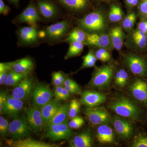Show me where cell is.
<instances>
[{"label":"cell","instance_id":"74e56055","mask_svg":"<svg viewBox=\"0 0 147 147\" xmlns=\"http://www.w3.org/2000/svg\"><path fill=\"white\" fill-rule=\"evenodd\" d=\"M9 124L6 119L0 117V133L1 136H5L9 131Z\"/></svg>","mask_w":147,"mask_h":147},{"label":"cell","instance_id":"277c9868","mask_svg":"<svg viewBox=\"0 0 147 147\" xmlns=\"http://www.w3.org/2000/svg\"><path fill=\"white\" fill-rule=\"evenodd\" d=\"M40 30L38 24L29 26L18 27L16 34L17 37V45L18 47H38L42 43L39 36Z\"/></svg>","mask_w":147,"mask_h":147},{"label":"cell","instance_id":"44dd1931","mask_svg":"<svg viewBox=\"0 0 147 147\" xmlns=\"http://www.w3.org/2000/svg\"><path fill=\"white\" fill-rule=\"evenodd\" d=\"M34 68V63L32 58L25 57L14 61L12 69L18 73L29 74L32 72Z\"/></svg>","mask_w":147,"mask_h":147},{"label":"cell","instance_id":"836d02e7","mask_svg":"<svg viewBox=\"0 0 147 147\" xmlns=\"http://www.w3.org/2000/svg\"><path fill=\"white\" fill-rule=\"evenodd\" d=\"M137 20V16L134 12L129 13L124 19L122 23L123 28L127 32L130 31L133 28Z\"/></svg>","mask_w":147,"mask_h":147},{"label":"cell","instance_id":"d590c367","mask_svg":"<svg viewBox=\"0 0 147 147\" xmlns=\"http://www.w3.org/2000/svg\"><path fill=\"white\" fill-rule=\"evenodd\" d=\"M132 147H147V134L139 133L134 137Z\"/></svg>","mask_w":147,"mask_h":147},{"label":"cell","instance_id":"91938a15","mask_svg":"<svg viewBox=\"0 0 147 147\" xmlns=\"http://www.w3.org/2000/svg\"><path fill=\"white\" fill-rule=\"evenodd\" d=\"M143 1H145V0H143Z\"/></svg>","mask_w":147,"mask_h":147},{"label":"cell","instance_id":"9c48e42d","mask_svg":"<svg viewBox=\"0 0 147 147\" xmlns=\"http://www.w3.org/2000/svg\"><path fill=\"white\" fill-rule=\"evenodd\" d=\"M125 64L131 73L142 77L147 76V60L134 54H129L124 59Z\"/></svg>","mask_w":147,"mask_h":147},{"label":"cell","instance_id":"83f0119b","mask_svg":"<svg viewBox=\"0 0 147 147\" xmlns=\"http://www.w3.org/2000/svg\"><path fill=\"white\" fill-rule=\"evenodd\" d=\"M87 36L86 32L80 27H77L74 28L71 31L64 42L69 44L74 41H78L83 42L85 45Z\"/></svg>","mask_w":147,"mask_h":147},{"label":"cell","instance_id":"1f68e13d","mask_svg":"<svg viewBox=\"0 0 147 147\" xmlns=\"http://www.w3.org/2000/svg\"><path fill=\"white\" fill-rule=\"evenodd\" d=\"M83 63L80 69L93 67L95 65L96 62L97 60L95 55L92 50H90L88 54L83 57Z\"/></svg>","mask_w":147,"mask_h":147},{"label":"cell","instance_id":"484cf974","mask_svg":"<svg viewBox=\"0 0 147 147\" xmlns=\"http://www.w3.org/2000/svg\"><path fill=\"white\" fill-rule=\"evenodd\" d=\"M69 104L61 105L57 113L46 124V126L53 124L63 123L68 121Z\"/></svg>","mask_w":147,"mask_h":147},{"label":"cell","instance_id":"ac0fdd59","mask_svg":"<svg viewBox=\"0 0 147 147\" xmlns=\"http://www.w3.org/2000/svg\"><path fill=\"white\" fill-rule=\"evenodd\" d=\"M113 122L115 130L121 138L127 139L132 136L133 127L128 121L115 116L113 119Z\"/></svg>","mask_w":147,"mask_h":147},{"label":"cell","instance_id":"7402d4cb","mask_svg":"<svg viewBox=\"0 0 147 147\" xmlns=\"http://www.w3.org/2000/svg\"><path fill=\"white\" fill-rule=\"evenodd\" d=\"M98 141L102 144H110L114 142L115 134L112 128L107 124L100 125L96 129Z\"/></svg>","mask_w":147,"mask_h":147},{"label":"cell","instance_id":"9f6ffc18","mask_svg":"<svg viewBox=\"0 0 147 147\" xmlns=\"http://www.w3.org/2000/svg\"><path fill=\"white\" fill-rule=\"evenodd\" d=\"M132 0H125L127 5L129 7H131V3H132Z\"/></svg>","mask_w":147,"mask_h":147},{"label":"cell","instance_id":"e0dca14e","mask_svg":"<svg viewBox=\"0 0 147 147\" xmlns=\"http://www.w3.org/2000/svg\"><path fill=\"white\" fill-rule=\"evenodd\" d=\"M27 119L30 128L35 131H40L44 126V121L40 108L34 106L27 110Z\"/></svg>","mask_w":147,"mask_h":147},{"label":"cell","instance_id":"52a82bcc","mask_svg":"<svg viewBox=\"0 0 147 147\" xmlns=\"http://www.w3.org/2000/svg\"><path fill=\"white\" fill-rule=\"evenodd\" d=\"M115 66L108 64L98 68L95 70L89 84L91 87L103 89L110 85L115 73Z\"/></svg>","mask_w":147,"mask_h":147},{"label":"cell","instance_id":"681fc988","mask_svg":"<svg viewBox=\"0 0 147 147\" xmlns=\"http://www.w3.org/2000/svg\"><path fill=\"white\" fill-rule=\"evenodd\" d=\"M9 71H6V72L0 73V85H2L4 84Z\"/></svg>","mask_w":147,"mask_h":147},{"label":"cell","instance_id":"4316f807","mask_svg":"<svg viewBox=\"0 0 147 147\" xmlns=\"http://www.w3.org/2000/svg\"><path fill=\"white\" fill-rule=\"evenodd\" d=\"M92 145V140L89 132H83L76 135L70 143L72 147H90Z\"/></svg>","mask_w":147,"mask_h":147},{"label":"cell","instance_id":"e575fe53","mask_svg":"<svg viewBox=\"0 0 147 147\" xmlns=\"http://www.w3.org/2000/svg\"><path fill=\"white\" fill-rule=\"evenodd\" d=\"M81 103L78 100L73 99L69 104L68 110V117L71 119L76 117L79 113Z\"/></svg>","mask_w":147,"mask_h":147},{"label":"cell","instance_id":"cb8c5ba5","mask_svg":"<svg viewBox=\"0 0 147 147\" xmlns=\"http://www.w3.org/2000/svg\"><path fill=\"white\" fill-rule=\"evenodd\" d=\"M7 144L13 147H54L55 145L47 144L45 142L31 139H18L16 141L8 140Z\"/></svg>","mask_w":147,"mask_h":147},{"label":"cell","instance_id":"5bb4252c","mask_svg":"<svg viewBox=\"0 0 147 147\" xmlns=\"http://www.w3.org/2000/svg\"><path fill=\"white\" fill-rule=\"evenodd\" d=\"M30 74L26 76L13 90L11 95L13 97L23 101L28 100L33 86V79L30 77Z\"/></svg>","mask_w":147,"mask_h":147},{"label":"cell","instance_id":"11a10c76","mask_svg":"<svg viewBox=\"0 0 147 147\" xmlns=\"http://www.w3.org/2000/svg\"><path fill=\"white\" fill-rule=\"evenodd\" d=\"M138 3V0H132L131 3V7H134L137 5Z\"/></svg>","mask_w":147,"mask_h":147},{"label":"cell","instance_id":"bcb514c9","mask_svg":"<svg viewBox=\"0 0 147 147\" xmlns=\"http://www.w3.org/2000/svg\"><path fill=\"white\" fill-rule=\"evenodd\" d=\"M52 82L53 85L55 87L59 86H63V83L58 78L56 72H53L52 74Z\"/></svg>","mask_w":147,"mask_h":147},{"label":"cell","instance_id":"f546056e","mask_svg":"<svg viewBox=\"0 0 147 147\" xmlns=\"http://www.w3.org/2000/svg\"><path fill=\"white\" fill-rule=\"evenodd\" d=\"M28 75V74L17 73L13 71V69H11L6 79L4 84L8 86L16 87Z\"/></svg>","mask_w":147,"mask_h":147},{"label":"cell","instance_id":"30bf717a","mask_svg":"<svg viewBox=\"0 0 147 147\" xmlns=\"http://www.w3.org/2000/svg\"><path fill=\"white\" fill-rule=\"evenodd\" d=\"M47 127L45 136L53 141L69 139L72 135V131L69 126L68 121L63 123L49 125Z\"/></svg>","mask_w":147,"mask_h":147},{"label":"cell","instance_id":"d4e9b609","mask_svg":"<svg viewBox=\"0 0 147 147\" xmlns=\"http://www.w3.org/2000/svg\"><path fill=\"white\" fill-rule=\"evenodd\" d=\"M110 40L115 49L120 50L123 44L124 33L120 26H116L111 29L110 32Z\"/></svg>","mask_w":147,"mask_h":147},{"label":"cell","instance_id":"d6a6232c","mask_svg":"<svg viewBox=\"0 0 147 147\" xmlns=\"http://www.w3.org/2000/svg\"><path fill=\"white\" fill-rule=\"evenodd\" d=\"M128 73L123 69H121L117 74L115 77V82L116 85L121 87H124L128 81Z\"/></svg>","mask_w":147,"mask_h":147},{"label":"cell","instance_id":"db71d44e","mask_svg":"<svg viewBox=\"0 0 147 147\" xmlns=\"http://www.w3.org/2000/svg\"><path fill=\"white\" fill-rule=\"evenodd\" d=\"M56 73L58 78L60 79V80L64 84L65 81V78L64 76L63 73L61 71L56 72Z\"/></svg>","mask_w":147,"mask_h":147},{"label":"cell","instance_id":"8d00e7d4","mask_svg":"<svg viewBox=\"0 0 147 147\" xmlns=\"http://www.w3.org/2000/svg\"><path fill=\"white\" fill-rule=\"evenodd\" d=\"M84 123L85 121L84 119L81 117L76 116L71 119V120L68 123V124L71 129H78L82 126Z\"/></svg>","mask_w":147,"mask_h":147},{"label":"cell","instance_id":"ffe728a7","mask_svg":"<svg viewBox=\"0 0 147 147\" xmlns=\"http://www.w3.org/2000/svg\"><path fill=\"white\" fill-rule=\"evenodd\" d=\"M112 44L110 36L105 34L88 33L85 45L108 49Z\"/></svg>","mask_w":147,"mask_h":147},{"label":"cell","instance_id":"f5cc1de1","mask_svg":"<svg viewBox=\"0 0 147 147\" xmlns=\"http://www.w3.org/2000/svg\"><path fill=\"white\" fill-rule=\"evenodd\" d=\"M10 4L14 6V7L16 8H18L19 7V2L21 0H7Z\"/></svg>","mask_w":147,"mask_h":147},{"label":"cell","instance_id":"7dc6e473","mask_svg":"<svg viewBox=\"0 0 147 147\" xmlns=\"http://www.w3.org/2000/svg\"><path fill=\"white\" fill-rule=\"evenodd\" d=\"M137 30L144 32L147 34V19L142 20L139 23L137 26Z\"/></svg>","mask_w":147,"mask_h":147},{"label":"cell","instance_id":"9a60e30c","mask_svg":"<svg viewBox=\"0 0 147 147\" xmlns=\"http://www.w3.org/2000/svg\"><path fill=\"white\" fill-rule=\"evenodd\" d=\"M129 90L137 101L147 107V81L140 78L135 79Z\"/></svg>","mask_w":147,"mask_h":147},{"label":"cell","instance_id":"2e32d148","mask_svg":"<svg viewBox=\"0 0 147 147\" xmlns=\"http://www.w3.org/2000/svg\"><path fill=\"white\" fill-rule=\"evenodd\" d=\"M106 100V96L102 93L90 90L82 93L80 99L81 103L88 108L97 107Z\"/></svg>","mask_w":147,"mask_h":147},{"label":"cell","instance_id":"b9f144b4","mask_svg":"<svg viewBox=\"0 0 147 147\" xmlns=\"http://www.w3.org/2000/svg\"><path fill=\"white\" fill-rule=\"evenodd\" d=\"M14 61L11 62L1 63H0V73L9 71L12 69Z\"/></svg>","mask_w":147,"mask_h":147},{"label":"cell","instance_id":"f907efd6","mask_svg":"<svg viewBox=\"0 0 147 147\" xmlns=\"http://www.w3.org/2000/svg\"><path fill=\"white\" fill-rule=\"evenodd\" d=\"M64 86H61L55 87V95L56 98L61 94L63 90Z\"/></svg>","mask_w":147,"mask_h":147},{"label":"cell","instance_id":"ab89813d","mask_svg":"<svg viewBox=\"0 0 147 147\" xmlns=\"http://www.w3.org/2000/svg\"><path fill=\"white\" fill-rule=\"evenodd\" d=\"M134 45L140 50H144L147 46V38H137L132 37Z\"/></svg>","mask_w":147,"mask_h":147},{"label":"cell","instance_id":"4fadbf2b","mask_svg":"<svg viewBox=\"0 0 147 147\" xmlns=\"http://www.w3.org/2000/svg\"><path fill=\"white\" fill-rule=\"evenodd\" d=\"M32 96L34 105L40 109L52 100L53 94L49 87L44 85H39L35 88Z\"/></svg>","mask_w":147,"mask_h":147},{"label":"cell","instance_id":"603a6c76","mask_svg":"<svg viewBox=\"0 0 147 147\" xmlns=\"http://www.w3.org/2000/svg\"><path fill=\"white\" fill-rule=\"evenodd\" d=\"M61 105L59 100L56 98L55 100H50L40 108L44 125H46L47 122L55 115Z\"/></svg>","mask_w":147,"mask_h":147},{"label":"cell","instance_id":"6da1fadb","mask_svg":"<svg viewBox=\"0 0 147 147\" xmlns=\"http://www.w3.org/2000/svg\"><path fill=\"white\" fill-rule=\"evenodd\" d=\"M71 17L72 16L67 15L61 21L42 27V29L45 34L42 43L52 46L64 42L74 28Z\"/></svg>","mask_w":147,"mask_h":147},{"label":"cell","instance_id":"7c38bea8","mask_svg":"<svg viewBox=\"0 0 147 147\" xmlns=\"http://www.w3.org/2000/svg\"><path fill=\"white\" fill-rule=\"evenodd\" d=\"M85 114L90 122L94 125L107 124L112 119L110 114L103 107L87 108Z\"/></svg>","mask_w":147,"mask_h":147},{"label":"cell","instance_id":"f6af8a7d","mask_svg":"<svg viewBox=\"0 0 147 147\" xmlns=\"http://www.w3.org/2000/svg\"><path fill=\"white\" fill-rule=\"evenodd\" d=\"M7 95L5 92L1 91L0 93V113L2 114L3 107L7 98Z\"/></svg>","mask_w":147,"mask_h":147},{"label":"cell","instance_id":"7a4b0ae2","mask_svg":"<svg viewBox=\"0 0 147 147\" xmlns=\"http://www.w3.org/2000/svg\"><path fill=\"white\" fill-rule=\"evenodd\" d=\"M38 12L45 24H54L67 15L56 0H34Z\"/></svg>","mask_w":147,"mask_h":147},{"label":"cell","instance_id":"4dcf8cb0","mask_svg":"<svg viewBox=\"0 0 147 147\" xmlns=\"http://www.w3.org/2000/svg\"><path fill=\"white\" fill-rule=\"evenodd\" d=\"M123 16V13L120 7L115 5H113L109 13V20L112 22H118L122 19Z\"/></svg>","mask_w":147,"mask_h":147},{"label":"cell","instance_id":"c3c4849f","mask_svg":"<svg viewBox=\"0 0 147 147\" xmlns=\"http://www.w3.org/2000/svg\"><path fill=\"white\" fill-rule=\"evenodd\" d=\"M69 95L70 93L64 87L61 93L56 99L59 100H65L69 97Z\"/></svg>","mask_w":147,"mask_h":147},{"label":"cell","instance_id":"ba28073f","mask_svg":"<svg viewBox=\"0 0 147 147\" xmlns=\"http://www.w3.org/2000/svg\"><path fill=\"white\" fill-rule=\"evenodd\" d=\"M66 15H79L90 8L92 0H56Z\"/></svg>","mask_w":147,"mask_h":147},{"label":"cell","instance_id":"816d5d0a","mask_svg":"<svg viewBox=\"0 0 147 147\" xmlns=\"http://www.w3.org/2000/svg\"><path fill=\"white\" fill-rule=\"evenodd\" d=\"M76 82L70 79L69 77H67L65 78V81L64 83L63 86H73L76 84Z\"/></svg>","mask_w":147,"mask_h":147},{"label":"cell","instance_id":"8fae6325","mask_svg":"<svg viewBox=\"0 0 147 147\" xmlns=\"http://www.w3.org/2000/svg\"><path fill=\"white\" fill-rule=\"evenodd\" d=\"M30 125L25 115L16 118L9 123V132L14 139H20L27 137L30 133Z\"/></svg>","mask_w":147,"mask_h":147},{"label":"cell","instance_id":"7bdbcfd3","mask_svg":"<svg viewBox=\"0 0 147 147\" xmlns=\"http://www.w3.org/2000/svg\"><path fill=\"white\" fill-rule=\"evenodd\" d=\"M66 89L67 90L69 93L71 94H78L81 93V89L79 85L76 84V85L73 86H64Z\"/></svg>","mask_w":147,"mask_h":147},{"label":"cell","instance_id":"d6986e66","mask_svg":"<svg viewBox=\"0 0 147 147\" xmlns=\"http://www.w3.org/2000/svg\"><path fill=\"white\" fill-rule=\"evenodd\" d=\"M23 108V100L13 97L11 95H8L3 107L2 114L15 117Z\"/></svg>","mask_w":147,"mask_h":147},{"label":"cell","instance_id":"3957f363","mask_svg":"<svg viewBox=\"0 0 147 147\" xmlns=\"http://www.w3.org/2000/svg\"><path fill=\"white\" fill-rule=\"evenodd\" d=\"M109 108L118 115L134 121H139L142 111L139 105L123 97L117 98L111 102Z\"/></svg>","mask_w":147,"mask_h":147},{"label":"cell","instance_id":"ee69618b","mask_svg":"<svg viewBox=\"0 0 147 147\" xmlns=\"http://www.w3.org/2000/svg\"><path fill=\"white\" fill-rule=\"evenodd\" d=\"M95 55L98 60L103 62L108 61L111 59V57L104 55L102 53H100L98 50L96 51Z\"/></svg>","mask_w":147,"mask_h":147},{"label":"cell","instance_id":"60d3db41","mask_svg":"<svg viewBox=\"0 0 147 147\" xmlns=\"http://www.w3.org/2000/svg\"><path fill=\"white\" fill-rule=\"evenodd\" d=\"M10 11V7L6 5L3 0H0V13L6 16L8 15Z\"/></svg>","mask_w":147,"mask_h":147},{"label":"cell","instance_id":"6f0895ef","mask_svg":"<svg viewBox=\"0 0 147 147\" xmlns=\"http://www.w3.org/2000/svg\"><path fill=\"white\" fill-rule=\"evenodd\" d=\"M103 1L105 2H110L111 0H102Z\"/></svg>","mask_w":147,"mask_h":147},{"label":"cell","instance_id":"5b68a950","mask_svg":"<svg viewBox=\"0 0 147 147\" xmlns=\"http://www.w3.org/2000/svg\"><path fill=\"white\" fill-rule=\"evenodd\" d=\"M78 26L88 33H94L105 28V18L98 11L87 13L78 20Z\"/></svg>","mask_w":147,"mask_h":147},{"label":"cell","instance_id":"8992f818","mask_svg":"<svg viewBox=\"0 0 147 147\" xmlns=\"http://www.w3.org/2000/svg\"><path fill=\"white\" fill-rule=\"evenodd\" d=\"M44 21L38 12L34 0H31L26 8L12 21V23L18 26L26 24L29 26H34Z\"/></svg>","mask_w":147,"mask_h":147},{"label":"cell","instance_id":"680465c9","mask_svg":"<svg viewBox=\"0 0 147 147\" xmlns=\"http://www.w3.org/2000/svg\"></svg>","mask_w":147,"mask_h":147},{"label":"cell","instance_id":"f1b7e54d","mask_svg":"<svg viewBox=\"0 0 147 147\" xmlns=\"http://www.w3.org/2000/svg\"><path fill=\"white\" fill-rule=\"evenodd\" d=\"M69 44L68 51L65 56L64 59L65 60L80 56L84 51L85 44L83 42L74 41Z\"/></svg>","mask_w":147,"mask_h":147},{"label":"cell","instance_id":"f35d334b","mask_svg":"<svg viewBox=\"0 0 147 147\" xmlns=\"http://www.w3.org/2000/svg\"><path fill=\"white\" fill-rule=\"evenodd\" d=\"M139 16L141 20L147 19V0H145L139 5Z\"/></svg>","mask_w":147,"mask_h":147}]
</instances>
